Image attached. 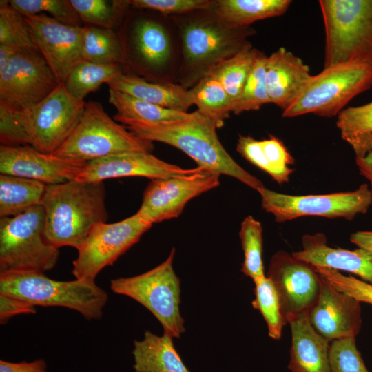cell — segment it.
Wrapping results in <instances>:
<instances>
[{
	"mask_svg": "<svg viewBox=\"0 0 372 372\" xmlns=\"http://www.w3.org/2000/svg\"><path fill=\"white\" fill-rule=\"evenodd\" d=\"M239 236L244 252L241 272L253 281L265 276L260 223L251 216L246 217L241 223Z\"/></svg>",
	"mask_w": 372,
	"mask_h": 372,
	"instance_id": "cell-38",
	"label": "cell"
},
{
	"mask_svg": "<svg viewBox=\"0 0 372 372\" xmlns=\"http://www.w3.org/2000/svg\"><path fill=\"white\" fill-rule=\"evenodd\" d=\"M325 32L324 68L372 61V0H320Z\"/></svg>",
	"mask_w": 372,
	"mask_h": 372,
	"instance_id": "cell-6",
	"label": "cell"
},
{
	"mask_svg": "<svg viewBox=\"0 0 372 372\" xmlns=\"http://www.w3.org/2000/svg\"><path fill=\"white\" fill-rule=\"evenodd\" d=\"M212 4L205 9L169 16L179 44L177 83L188 90L223 61L253 47L249 38L256 34L255 29L226 22Z\"/></svg>",
	"mask_w": 372,
	"mask_h": 372,
	"instance_id": "cell-1",
	"label": "cell"
},
{
	"mask_svg": "<svg viewBox=\"0 0 372 372\" xmlns=\"http://www.w3.org/2000/svg\"><path fill=\"white\" fill-rule=\"evenodd\" d=\"M33 40L60 83L83 61V27L64 24L46 14L24 16Z\"/></svg>",
	"mask_w": 372,
	"mask_h": 372,
	"instance_id": "cell-17",
	"label": "cell"
},
{
	"mask_svg": "<svg viewBox=\"0 0 372 372\" xmlns=\"http://www.w3.org/2000/svg\"><path fill=\"white\" fill-rule=\"evenodd\" d=\"M117 33L123 73L156 83H177L180 50L170 17L130 6Z\"/></svg>",
	"mask_w": 372,
	"mask_h": 372,
	"instance_id": "cell-2",
	"label": "cell"
},
{
	"mask_svg": "<svg viewBox=\"0 0 372 372\" xmlns=\"http://www.w3.org/2000/svg\"><path fill=\"white\" fill-rule=\"evenodd\" d=\"M318 275L320 293L316 303L309 311L311 324L329 342L355 338L362 324L360 302L339 291Z\"/></svg>",
	"mask_w": 372,
	"mask_h": 372,
	"instance_id": "cell-20",
	"label": "cell"
},
{
	"mask_svg": "<svg viewBox=\"0 0 372 372\" xmlns=\"http://www.w3.org/2000/svg\"><path fill=\"white\" fill-rule=\"evenodd\" d=\"M87 162L46 154L30 145L0 147V173L54 185L76 179Z\"/></svg>",
	"mask_w": 372,
	"mask_h": 372,
	"instance_id": "cell-18",
	"label": "cell"
},
{
	"mask_svg": "<svg viewBox=\"0 0 372 372\" xmlns=\"http://www.w3.org/2000/svg\"><path fill=\"white\" fill-rule=\"evenodd\" d=\"M59 83L39 50L21 51L0 70V103L19 110L29 109Z\"/></svg>",
	"mask_w": 372,
	"mask_h": 372,
	"instance_id": "cell-14",
	"label": "cell"
},
{
	"mask_svg": "<svg viewBox=\"0 0 372 372\" xmlns=\"http://www.w3.org/2000/svg\"><path fill=\"white\" fill-rule=\"evenodd\" d=\"M336 126L342 138L353 148L356 158L371 152L372 143V101L344 108L338 115Z\"/></svg>",
	"mask_w": 372,
	"mask_h": 372,
	"instance_id": "cell-30",
	"label": "cell"
},
{
	"mask_svg": "<svg viewBox=\"0 0 372 372\" xmlns=\"http://www.w3.org/2000/svg\"><path fill=\"white\" fill-rule=\"evenodd\" d=\"M0 294L33 306L61 307L80 313L85 319L99 320L108 296L95 280L61 281L37 271L0 273Z\"/></svg>",
	"mask_w": 372,
	"mask_h": 372,
	"instance_id": "cell-5",
	"label": "cell"
},
{
	"mask_svg": "<svg viewBox=\"0 0 372 372\" xmlns=\"http://www.w3.org/2000/svg\"><path fill=\"white\" fill-rule=\"evenodd\" d=\"M172 337L146 331L135 340L132 354L135 372H190L176 351Z\"/></svg>",
	"mask_w": 372,
	"mask_h": 372,
	"instance_id": "cell-26",
	"label": "cell"
},
{
	"mask_svg": "<svg viewBox=\"0 0 372 372\" xmlns=\"http://www.w3.org/2000/svg\"><path fill=\"white\" fill-rule=\"evenodd\" d=\"M153 149L152 142L138 138L116 123L101 103L89 101L70 136L52 154L88 162L123 152H152Z\"/></svg>",
	"mask_w": 372,
	"mask_h": 372,
	"instance_id": "cell-8",
	"label": "cell"
},
{
	"mask_svg": "<svg viewBox=\"0 0 372 372\" xmlns=\"http://www.w3.org/2000/svg\"><path fill=\"white\" fill-rule=\"evenodd\" d=\"M174 256L172 248L158 266L135 276L113 279L110 289L144 306L159 321L163 334L178 338L185 329L180 311V280L173 268Z\"/></svg>",
	"mask_w": 372,
	"mask_h": 372,
	"instance_id": "cell-10",
	"label": "cell"
},
{
	"mask_svg": "<svg viewBox=\"0 0 372 372\" xmlns=\"http://www.w3.org/2000/svg\"><path fill=\"white\" fill-rule=\"evenodd\" d=\"M291 346L288 369L291 372H331L330 343L312 327L309 312L288 322Z\"/></svg>",
	"mask_w": 372,
	"mask_h": 372,
	"instance_id": "cell-23",
	"label": "cell"
},
{
	"mask_svg": "<svg viewBox=\"0 0 372 372\" xmlns=\"http://www.w3.org/2000/svg\"><path fill=\"white\" fill-rule=\"evenodd\" d=\"M0 372H49L43 359L32 362H12L0 360Z\"/></svg>",
	"mask_w": 372,
	"mask_h": 372,
	"instance_id": "cell-46",
	"label": "cell"
},
{
	"mask_svg": "<svg viewBox=\"0 0 372 372\" xmlns=\"http://www.w3.org/2000/svg\"><path fill=\"white\" fill-rule=\"evenodd\" d=\"M220 176L198 167L190 174L152 179L144 191L137 213L152 225L177 218L191 199L218 187Z\"/></svg>",
	"mask_w": 372,
	"mask_h": 372,
	"instance_id": "cell-15",
	"label": "cell"
},
{
	"mask_svg": "<svg viewBox=\"0 0 372 372\" xmlns=\"http://www.w3.org/2000/svg\"><path fill=\"white\" fill-rule=\"evenodd\" d=\"M302 245V250L292 253L296 258L313 266L352 273L372 285V254L360 248L348 250L329 247L321 233L304 235Z\"/></svg>",
	"mask_w": 372,
	"mask_h": 372,
	"instance_id": "cell-22",
	"label": "cell"
},
{
	"mask_svg": "<svg viewBox=\"0 0 372 372\" xmlns=\"http://www.w3.org/2000/svg\"><path fill=\"white\" fill-rule=\"evenodd\" d=\"M45 214L42 205L19 215L0 218V273L52 269L59 248L45 235Z\"/></svg>",
	"mask_w": 372,
	"mask_h": 372,
	"instance_id": "cell-9",
	"label": "cell"
},
{
	"mask_svg": "<svg viewBox=\"0 0 372 372\" xmlns=\"http://www.w3.org/2000/svg\"><path fill=\"white\" fill-rule=\"evenodd\" d=\"M108 101L116 110L114 120L127 121L165 122L187 117L190 113L156 105L132 95L109 88Z\"/></svg>",
	"mask_w": 372,
	"mask_h": 372,
	"instance_id": "cell-29",
	"label": "cell"
},
{
	"mask_svg": "<svg viewBox=\"0 0 372 372\" xmlns=\"http://www.w3.org/2000/svg\"><path fill=\"white\" fill-rule=\"evenodd\" d=\"M189 92L197 110L211 120L217 128L223 127L232 112L234 103L221 83L209 74L189 89Z\"/></svg>",
	"mask_w": 372,
	"mask_h": 372,
	"instance_id": "cell-31",
	"label": "cell"
},
{
	"mask_svg": "<svg viewBox=\"0 0 372 372\" xmlns=\"http://www.w3.org/2000/svg\"><path fill=\"white\" fill-rule=\"evenodd\" d=\"M46 184L23 177L0 174V217H11L41 205Z\"/></svg>",
	"mask_w": 372,
	"mask_h": 372,
	"instance_id": "cell-27",
	"label": "cell"
},
{
	"mask_svg": "<svg viewBox=\"0 0 372 372\" xmlns=\"http://www.w3.org/2000/svg\"><path fill=\"white\" fill-rule=\"evenodd\" d=\"M260 51L252 47L223 61L210 73L223 85L234 104L240 97Z\"/></svg>",
	"mask_w": 372,
	"mask_h": 372,
	"instance_id": "cell-34",
	"label": "cell"
},
{
	"mask_svg": "<svg viewBox=\"0 0 372 372\" xmlns=\"http://www.w3.org/2000/svg\"><path fill=\"white\" fill-rule=\"evenodd\" d=\"M123 125L140 138L178 148L192 158L197 167L233 177L256 191L265 187L231 158L218 138L215 123L198 110L175 121H127Z\"/></svg>",
	"mask_w": 372,
	"mask_h": 372,
	"instance_id": "cell-3",
	"label": "cell"
},
{
	"mask_svg": "<svg viewBox=\"0 0 372 372\" xmlns=\"http://www.w3.org/2000/svg\"><path fill=\"white\" fill-rule=\"evenodd\" d=\"M121 73L123 70L120 64H99L83 61L72 70L64 85L71 96L83 101L89 93Z\"/></svg>",
	"mask_w": 372,
	"mask_h": 372,
	"instance_id": "cell-33",
	"label": "cell"
},
{
	"mask_svg": "<svg viewBox=\"0 0 372 372\" xmlns=\"http://www.w3.org/2000/svg\"><path fill=\"white\" fill-rule=\"evenodd\" d=\"M83 61L99 64L123 63V50L117 31L95 25L83 26Z\"/></svg>",
	"mask_w": 372,
	"mask_h": 372,
	"instance_id": "cell-32",
	"label": "cell"
},
{
	"mask_svg": "<svg viewBox=\"0 0 372 372\" xmlns=\"http://www.w3.org/2000/svg\"><path fill=\"white\" fill-rule=\"evenodd\" d=\"M317 273L335 289L346 293L360 302L372 304V285L353 276H345L340 271L324 267L313 266Z\"/></svg>",
	"mask_w": 372,
	"mask_h": 372,
	"instance_id": "cell-43",
	"label": "cell"
},
{
	"mask_svg": "<svg viewBox=\"0 0 372 372\" xmlns=\"http://www.w3.org/2000/svg\"><path fill=\"white\" fill-rule=\"evenodd\" d=\"M350 240L352 243L372 254V231H359L351 234Z\"/></svg>",
	"mask_w": 372,
	"mask_h": 372,
	"instance_id": "cell-47",
	"label": "cell"
},
{
	"mask_svg": "<svg viewBox=\"0 0 372 372\" xmlns=\"http://www.w3.org/2000/svg\"><path fill=\"white\" fill-rule=\"evenodd\" d=\"M312 75L303 61L281 47L267 56L265 78L269 103L284 111L299 96Z\"/></svg>",
	"mask_w": 372,
	"mask_h": 372,
	"instance_id": "cell-21",
	"label": "cell"
},
{
	"mask_svg": "<svg viewBox=\"0 0 372 372\" xmlns=\"http://www.w3.org/2000/svg\"><path fill=\"white\" fill-rule=\"evenodd\" d=\"M355 163L360 174L369 180L372 189V151L363 158H356Z\"/></svg>",
	"mask_w": 372,
	"mask_h": 372,
	"instance_id": "cell-48",
	"label": "cell"
},
{
	"mask_svg": "<svg viewBox=\"0 0 372 372\" xmlns=\"http://www.w3.org/2000/svg\"><path fill=\"white\" fill-rule=\"evenodd\" d=\"M134 9L154 11L166 16H175L205 9L212 0H128Z\"/></svg>",
	"mask_w": 372,
	"mask_h": 372,
	"instance_id": "cell-44",
	"label": "cell"
},
{
	"mask_svg": "<svg viewBox=\"0 0 372 372\" xmlns=\"http://www.w3.org/2000/svg\"><path fill=\"white\" fill-rule=\"evenodd\" d=\"M291 3L290 0H214L212 6L226 22L251 26L255 21L283 14Z\"/></svg>",
	"mask_w": 372,
	"mask_h": 372,
	"instance_id": "cell-28",
	"label": "cell"
},
{
	"mask_svg": "<svg viewBox=\"0 0 372 372\" xmlns=\"http://www.w3.org/2000/svg\"><path fill=\"white\" fill-rule=\"evenodd\" d=\"M18 52H19L12 48L0 45V70L3 69Z\"/></svg>",
	"mask_w": 372,
	"mask_h": 372,
	"instance_id": "cell-49",
	"label": "cell"
},
{
	"mask_svg": "<svg viewBox=\"0 0 372 372\" xmlns=\"http://www.w3.org/2000/svg\"><path fill=\"white\" fill-rule=\"evenodd\" d=\"M237 152L247 161L267 172L278 184L289 181L293 169L294 158L282 141L270 135L267 139L256 140L250 136L240 135Z\"/></svg>",
	"mask_w": 372,
	"mask_h": 372,
	"instance_id": "cell-25",
	"label": "cell"
},
{
	"mask_svg": "<svg viewBox=\"0 0 372 372\" xmlns=\"http://www.w3.org/2000/svg\"><path fill=\"white\" fill-rule=\"evenodd\" d=\"M109 88L165 108L187 112L194 105L189 90L177 83H156L121 73L106 83Z\"/></svg>",
	"mask_w": 372,
	"mask_h": 372,
	"instance_id": "cell-24",
	"label": "cell"
},
{
	"mask_svg": "<svg viewBox=\"0 0 372 372\" xmlns=\"http://www.w3.org/2000/svg\"><path fill=\"white\" fill-rule=\"evenodd\" d=\"M267 58V56L260 52L240 97L234 104L232 113L234 114L258 110L263 105L269 103L265 78Z\"/></svg>",
	"mask_w": 372,
	"mask_h": 372,
	"instance_id": "cell-39",
	"label": "cell"
},
{
	"mask_svg": "<svg viewBox=\"0 0 372 372\" xmlns=\"http://www.w3.org/2000/svg\"><path fill=\"white\" fill-rule=\"evenodd\" d=\"M267 277L278 296L282 313L288 322L307 313L316 303L320 280L313 266L284 251L271 258Z\"/></svg>",
	"mask_w": 372,
	"mask_h": 372,
	"instance_id": "cell-16",
	"label": "cell"
},
{
	"mask_svg": "<svg viewBox=\"0 0 372 372\" xmlns=\"http://www.w3.org/2000/svg\"><path fill=\"white\" fill-rule=\"evenodd\" d=\"M103 182L83 183L75 179L48 185L41 203L45 214V235L53 246L77 250L92 229L106 223L108 213Z\"/></svg>",
	"mask_w": 372,
	"mask_h": 372,
	"instance_id": "cell-4",
	"label": "cell"
},
{
	"mask_svg": "<svg viewBox=\"0 0 372 372\" xmlns=\"http://www.w3.org/2000/svg\"><path fill=\"white\" fill-rule=\"evenodd\" d=\"M0 141L4 146H32L23 110L0 103Z\"/></svg>",
	"mask_w": 372,
	"mask_h": 372,
	"instance_id": "cell-42",
	"label": "cell"
},
{
	"mask_svg": "<svg viewBox=\"0 0 372 372\" xmlns=\"http://www.w3.org/2000/svg\"><path fill=\"white\" fill-rule=\"evenodd\" d=\"M372 87V61L347 63L324 68L311 78L282 117L307 114L331 118L338 116L357 95Z\"/></svg>",
	"mask_w": 372,
	"mask_h": 372,
	"instance_id": "cell-7",
	"label": "cell"
},
{
	"mask_svg": "<svg viewBox=\"0 0 372 372\" xmlns=\"http://www.w3.org/2000/svg\"><path fill=\"white\" fill-rule=\"evenodd\" d=\"M85 102L74 99L64 83L36 105L23 110L32 147L54 154L70 136L79 122Z\"/></svg>",
	"mask_w": 372,
	"mask_h": 372,
	"instance_id": "cell-13",
	"label": "cell"
},
{
	"mask_svg": "<svg viewBox=\"0 0 372 372\" xmlns=\"http://www.w3.org/2000/svg\"><path fill=\"white\" fill-rule=\"evenodd\" d=\"M255 298L253 307L260 311L268 328V335L274 340H280L283 327L287 324L281 311L276 290L267 276L254 280Z\"/></svg>",
	"mask_w": 372,
	"mask_h": 372,
	"instance_id": "cell-37",
	"label": "cell"
},
{
	"mask_svg": "<svg viewBox=\"0 0 372 372\" xmlns=\"http://www.w3.org/2000/svg\"><path fill=\"white\" fill-rule=\"evenodd\" d=\"M152 226L137 212L119 222L96 225L77 250L73 276L76 279L95 280L103 268L113 265Z\"/></svg>",
	"mask_w": 372,
	"mask_h": 372,
	"instance_id": "cell-12",
	"label": "cell"
},
{
	"mask_svg": "<svg viewBox=\"0 0 372 372\" xmlns=\"http://www.w3.org/2000/svg\"><path fill=\"white\" fill-rule=\"evenodd\" d=\"M35 307L22 300L0 294V322L3 324L12 317L20 314H34Z\"/></svg>",
	"mask_w": 372,
	"mask_h": 372,
	"instance_id": "cell-45",
	"label": "cell"
},
{
	"mask_svg": "<svg viewBox=\"0 0 372 372\" xmlns=\"http://www.w3.org/2000/svg\"><path fill=\"white\" fill-rule=\"evenodd\" d=\"M329 364L331 372H369L356 347L355 337L331 342Z\"/></svg>",
	"mask_w": 372,
	"mask_h": 372,
	"instance_id": "cell-41",
	"label": "cell"
},
{
	"mask_svg": "<svg viewBox=\"0 0 372 372\" xmlns=\"http://www.w3.org/2000/svg\"><path fill=\"white\" fill-rule=\"evenodd\" d=\"M257 192L261 196L263 209L272 214L278 223L306 216L350 220L358 214L366 213L372 204V191L366 183L354 191L327 194L294 196L278 193L265 187Z\"/></svg>",
	"mask_w": 372,
	"mask_h": 372,
	"instance_id": "cell-11",
	"label": "cell"
},
{
	"mask_svg": "<svg viewBox=\"0 0 372 372\" xmlns=\"http://www.w3.org/2000/svg\"><path fill=\"white\" fill-rule=\"evenodd\" d=\"M198 169V167L184 169L167 163L151 152H128L87 162L75 180L83 183H99L128 176H141L152 180L187 175Z\"/></svg>",
	"mask_w": 372,
	"mask_h": 372,
	"instance_id": "cell-19",
	"label": "cell"
},
{
	"mask_svg": "<svg viewBox=\"0 0 372 372\" xmlns=\"http://www.w3.org/2000/svg\"><path fill=\"white\" fill-rule=\"evenodd\" d=\"M9 2L23 16L48 13L66 25L77 27L85 25L70 0H9Z\"/></svg>",
	"mask_w": 372,
	"mask_h": 372,
	"instance_id": "cell-40",
	"label": "cell"
},
{
	"mask_svg": "<svg viewBox=\"0 0 372 372\" xmlns=\"http://www.w3.org/2000/svg\"><path fill=\"white\" fill-rule=\"evenodd\" d=\"M84 24L117 31L130 8L128 0H70Z\"/></svg>",
	"mask_w": 372,
	"mask_h": 372,
	"instance_id": "cell-35",
	"label": "cell"
},
{
	"mask_svg": "<svg viewBox=\"0 0 372 372\" xmlns=\"http://www.w3.org/2000/svg\"><path fill=\"white\" fill-rule=\"evenodd\" d=\"M0 45L19 52L39 50L24 16L7 0L0 1Z\"/></svg>",
	"mask_w": 372,
	"mask_h": 372,
	"instance_id": "cell-36",
	"label": "cell"
}]
</instances>
